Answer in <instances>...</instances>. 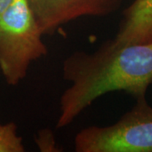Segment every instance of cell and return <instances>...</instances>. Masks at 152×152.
Returning a JSON list of instances; mask_svg holds the SVG:
<instances>
[{
	"label": "cell",
	"instance_id": "1",
	"mask_svg": "<svg viewBox=\"0 0 152 152\" xmlns=\"http://www.w3.org/2000/svg\"><path fill=\"white\" fill-rule=\"evenodd\" d=\"M63 77L70 86L60 97L58 129L65 128L102 96L125 91L145 98L152 84V42L116 46L112 40L96 51H77L63 62Z\"/></svg>",
	"mask_w": 152,
	"mask_h": 152
},
{
	"label": "cell",
	"instance_id": "2",
	"mask_svg": "<svg viewBox=\"0 0 152 152\" xmlns=\"http://www.w3.org/2000/svg\"><path fill=\"white\" fill-rule=\"evenodd\" d=\"M42 36L28 0H15L0 15V70L7 84L18 85L48 53Z\"/></svg>",
	"mask_w": 152,
	"mask_h": 152
},
{
	"label": "cell",
	"instance_id": "3",
	"mask_svg": "<svg viewBox=\"0 0 152 152\" xmlns=\"http://www.w3.org/2000/svg\"><path fill=\"white\" fill-rule=\"evenodd\" d=\"M77 152H152V107L146 98L108 126H90L75 138Z\"/></svg>",
	"mask_w": 152,
	"mask_h": 152
},
{
	"label": "cell",
	"instance_id": "4",
	"mask_svg": "<svg viewBox=\"0 0 152 152\" xmlns=\"http://www.w3.org/2000/svg\"><path fill=\"white\" fill-rule=\"evenodd\" d=\"M42 35H53L62 26L81 17H106L125 0H28Z\"/></svg>",
	"mask_w": 152,
	"mask_h": 152
},
{
	"label": "cell",
	"instance_id": "5",
	"mask_svg": "<svg viewBox=\"0 0 152 152\" xmlns=\"http://www.w3.org/2000/svg\"><path fill=\"white\" fill-rule=\"evenodd\" d=\"M112 42L116 46L152 42V0H134L124 10Z\"/></svg>",
	"mask_w": 152,
	"mask_h": 152
},
{
	"label": "cell",
	"instance_id": "6",
	"mask_svg": "<svg viewBox=\"0 0 152 152\" xmlns=\"http://www.w3.org/2000/svg\"><path fill=\"white\" fill-rule=\"evenodd\" d=\"M23 139L18 134L17 126L10 122L0 124V152H24Z\"/></svg>",
	"mask_w": 152,
	"mask_h": 152
},
{
	"label": "cell",
	"instance_id": "7",
	"mask_svg": "<svg viewBox=\"0 0 152 152\" xmlns=\"http://www.w3.org/2000/svg\"><path fill=\"white\" fill-rule=\"evenodd\" d=\"M37 145L42 151H57V145L53 132L49 129L40 131L36 140Z\"/></svg>",
	"mask_w": 152,
	"mask_h": 152
},
{
	"label": "cell",
	"instance_id": "8",
	"mask_svg": "<svg viewBox=\"0 0 152 152\" xmlns=\"http://www.w3.org/2000/svg\"><path fill=\"white\" fill-rule=\"evenodd\" d=\"M15 0H0V15L10 6Z\"/></svg>",
	"mask_w": 152,
	"mask_h": 152
}]
</instances>
